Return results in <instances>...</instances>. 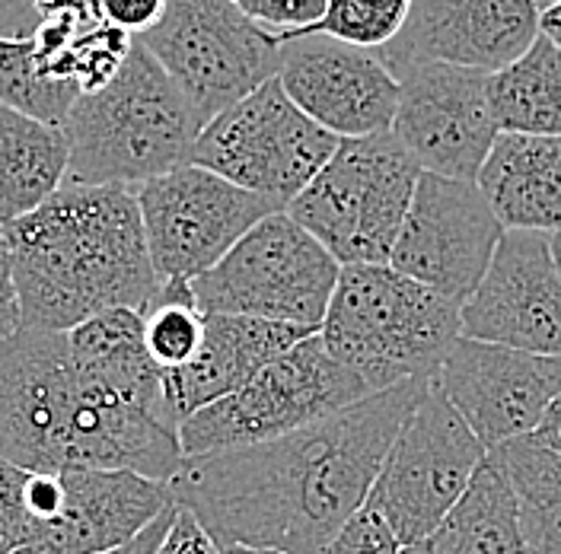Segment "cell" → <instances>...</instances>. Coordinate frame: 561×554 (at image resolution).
I'll return each instance as SVG.
<instances>
[{"instance_id": "36", "label": "cell", "mask_w": 561, "mask_h": 554, "mask_svg": "<svg viewBox=\"0 0 561 554\" xmlns=\"http://www.w3.org/2000/svg\"><path fill=\"white\" fill-rule=\"evenodd\" d=\"M160 554H220V545L210 539V532L188 513L185 507L175 510V520L160 545Z\"/></svg>"}, {"instance_id": "32", "label": "cell", "mask_w": 561, "mask_h": 554, "mask_svg": "<svg viewBox=\"0 0 561 554\" xmlns=\"http://www.w3.org/2000/svg\"><path fill=\"white\" fill-rule=\"evenodd\" d=\"M245 16L278 38L304 33L316 26L329 0H233Z\"/></svg>"}, {"instance_id": "5", "label": "cell", "mask_w": 561, "mask_h": 554, "mask_svg": "<svg viewBox=\"0 0 561 554\" xmlns=\"http://www.w3.org/2000/svg\"><path fill=\"white\" fill-rule=\"evenodd\" d=\"M319 338L377 395L434 380L462 325L456 303L392 265H345Z\"/></svg>"}, {"instance_id": "16", "label": "cell", "mask_w": 561, "mask_h": 554, "mask_svg": "<svg viewBox=\"0 0 561 554\" xmlns=\"http://www.w3.org/2000/svg\"><path fill=\"white\" fill-rule=\"evenodd\" d=\"M462 338L561 360V272L546 233L507 230L472 297L459 307Z\"/></svg>"}, {"instance_id": "42", "label": "cell", "mask_w": 561, "mask_h": 554, "mask_svg": "<svg viewBox=\"0 0 561 554\" xmlns=\"http://www.w3.org/2000/svg\"><path fill=\"white\" fill-rule=\"evenodd\" d=\"M399 554H431V549L421 542V545H405V549H399Z\"/></svg>"}, {"instance_id": "10", "label": "cell", "mask_w": 561, "mask_h": 554, "mask_svg": "<svg viewBox=\"0 0 561 554\" xmlns=\"http://www.w3.org/2000/svg\"><path fill=\"white\" fill-rule=\"evenodd\" d=\"M485 459L489 450L437 382H431L402 420L367 504L383 517L402 549L421 545L454 510Z\"/></svg>"}, {"instance_id": "23", "label": "cell", "mask_w": 561, "mask_h": 554, "mask_svg": "<svg viewBox=\"0 0 561 554\" xmlns=\"http://www.w3.org/2000/svg\"><path fill=\"white\" fill-rule=\"evenodd\" d=\"M68 347L73 360L108 392L175 424L163 395V373L144 345V319L138 310H108L87 319L68 332Z\"/></svg>"}, {"instance_id": "22", "label": "cell", "mask_w": 561, "mask_h": 554, "mask_svg": "<svg viewBox=\"0 0 561 554\" xmlns=\"http://www.w3.org/2000/svg\"><path fill=\"white\" fill-rule=\"evenodd\" d=\"M138 38L115 30L96 7V0H83L70 10H61L38 23L33 33L35 61L48 80L70 83L80 96L100 93L118 70L125 68Z\"/></svg>"}, {"instance_id": "20", "label": "cell", "mask_w": 561, "mask_h": 554, "mask_svg": "<svg viewBox=\"0 0 561 554\" xmlns=\"http://www.w3.org/2000/svg\"><path fill=\"white\" fill-rule=\"evenodd\" d=\"M310 328L265 322L252 315H205V338L198 354L163 377V395L175 424L214 405L217 399L243 389L255 373L290 347L307 342Z\"/></svg>"}, {"instance_id": "3", "label": "cell", "mask_w": 561, "mask_h": 554, "mask_svg": "<svg viewBox=\"0 0 561 554\" xmlns=\"http://www.w3.org/2000/svg\"><path fill=\"white\" fill-rule=\"evenodd\" d=\"M20 328L70 332L108 310H144L160 290L138 188L70 185L3 227Z\"/></svg>"}, {"instance_id": "11", "label": "cell", "mask_w": 561, "mask_h": 554, "mask_svg": "<svg viewBox=\"0 0 561 554\" xmlns=\"http://www.w3.org/2000/svg\"><path fill=\"white\" fill-rule=\"evenodd\" d=\"M339 143L294 105L275 77L210 118L195 140L192 163L287 210Z\"/></svg>"}, {"instance_id": "28", "label": "cell", "mask_w": 561, "mask_h": 554, "mask_svg": "<svg viewBox=\"0 0 561 554\" xmlns=\"http://www.w3.org/2000/svg\"><path fill=\"white\" fill-rule=\"evenodd\" d=\"M144 345L160 373L185 367L205 338V312L198 310L192 280H163L153 300L140 310Z\"/></svg>"}, {"instance_id": "29", "label": "cell", "mask_w": 561, "mask_h": 554, "mask_svg": "<svg viewBox=\"0 0 561 554\" xmlns=\"http://www.w3.org/2000/svg\"><path fill=\"white\" fill-rule=\"evenodd\" d=\"M77 100V86L48 80L38 70L33 35H0V105L61 128Z\"/></svg>"}, {"instance_id": "19", "label": "cell", "mask_w": 561, "mask_h": 554, "mask_svg": "<svg viewBox=\"0 0 561 554\" xmlns=\"http://www.w3.org/2000/svg\"><path fill=\"white\" fill-rule=\"evenodd\" d=\"M61 485V510L33 535V545L42 552H112L175 507L170 482L125 469H65Z\"/></svg>"}, {"instance_id": "44", "label": "cell", "mask_w": 561, "mask_h": 554, "mask_svg": "<svg viewBox=\"0 0 561 554\" xmlns=\"http://www.w3.org/2000/svg\"><path fill=\"white\" fill-rule=\"evenodd\" d=\"M13 554H51V552H42V549L30 545V549H20V552H13Z\"/></svg>"}, {"instance_id": "15", "label": "cell", "mask_w": 561, "mask_h": 554, "mask_svg": "<svg viewBox=\"0 0 561 554\" xmlns=\"http://www.w3.org/2000/svg\"><path fill=\"white\" fill-rule=\"evenodd\" d=\"M434 382L491 452L536 434L561 395V360L459 338Z\"/></svg>"}, {"instance_id": "46", "label": "cell", "mask_w": 561, "mask_h": 554, "mask_svg": "<svg viewBox=\"0 0 561 554\" xmlns=\"http://www.w3.org/2000/svg\"><path fill=\"white\" fill-rule=\"evenodd\" d=\"M7 338H10V335H0V345H3V342H7Z\"/></svg>"}, {"instance_id": "2", "label": "cell", "mask_w": 561, "mask_h": 554, "mask_svg": "<svg viewBox=\"0 0 561 554\" xmlns=\"http://www.w3.org/2000/svg\"><path fill=\"white\" fill-rule=\"evenodd\" d=\"M0 455L26 472L125 469L157 482L185 462L179 424L100 385L68 332L35 328L0 345Z\"/></svg>"}, {"instance_id": "21", "label": "cell", "mask_w": 561, "mask_h": 554, "mask_svg": "<svg viewBox=\"0 0 561 554\" xmlns=\"http://www.w3.org/2000/svg\"><path fill=\"white\" fill-rule=\"evenodd\" d=\"M476 185L504 230L561 233V138L497 131Z\"/></svg>"}, {"instance_id": "31", "label": "cell", "mask_w": 561, "mask_h": 554, "mask_svg": "<svg viewBox=\"0 0 561 554\" xmlns=\"http://www.w3.org/2000/svg\"><path fill=\"white\" fill-rule=\"evenodd\" d=\"M30 472L0 455V554L33 545V520L26 510Z\"/></svg>"}, {"instance_id": "25", "label": "cell", "mask_w": 561, "mask_h": 554, "mask_svg": "<svg viewBox=\"0 0 561 554\" xmlns=\"http://www.w3.org/2000/svg\"><path fill=\"white\" fill-rule=\"evenodd\" d=\"M424 545L431 554H529L517 494L491 455Z\"/></svg>"}, {"instance_id": "40", "label": "cell", "mask_w": 561, "mask_h": 554, "mask_svg": "<svg viewBox=\"0 0 561 554\" xmlns=\"http://www.w3.org/2000/svg\"><path fill=\"white\" fill-rule=\"evenodd\" d=\"M539 33L546 38H552L561 48V0L556 3H546L542 7V16H539Z\"/></svg>"}, {"instance_id": "24", "label": "cell", "mask_w": 561, "mask_h": 554, "mask_svg": "<svg viewBox=\"0 0 561 554\" xmlns=\"http://www.w3.org/2000/svg\"><path fill=\"white\" fill-rule=\"evenodd\" d=\"M68 166L65 128L0 105V227L33 213L65 188Z\"/></svg>"}, {"instance_id": "27", "label": "cell", "mask_w": 561, "mask_h": 554, "mask_svg": "<svg viewBox=\"0 0 561 554\" xmlns=\"http://www.w3.org/2000/svg\"><path fill=\"white\" fill-rule=\"evenodd\" d=\"M489 455L517 494L529 554H561V455L529 437Z\"/></svg>"}, {"instance_id": "45", "label": "cell", "mask_w": 561, "mask_h": 554, "mask_svg": "<svg viewBox=\"0 0 561 554\" xmlns=\"http://www.w3.org/2000/svg\"><path fill=\"white\" fill-rule=\"evenodd\" d=\"M546 3H556V0H539V7H546Z\"/></svg>"}, {"instance_id": "12", "label": "cell", "mask_w": 561, "mask_h": 554, "mask_svg": "<svg viewBox=\"0 0 561 554\" xmlns=\"http://www.w3.org/2000/svg\"><path fill=\"white\" fill-rule=\"evenodd\" d=\"M140 223L160 280H195L245 233L284 210L195 163L138 188Z\"/></svg>"}, {"instance_id": "41", "label": "cell", "mask_w": 561, "mask_h": 554, "mask_svg": "<svg viewBox=\"0 0 561 554\" xmlns=\"http://www.w3.org/2000/svg\"><path fill=\"white\" fill-rule=\"evenodd\" d=\"M220 554H284V552H272V549H245V545H227V549H220Z\"/></svg>"}, {"instance_id": "14", "label": "cell", "mask_w": 561, "mask_h": 554, "mask_svg": "<svg viewBox=\"0 0 561 554\" xmlns=\"http://www.w3.org/2000/svg\"><path fill=\"white\" fill-rule=\"evenodd\" d=\"M402 83L392 138L421 173L476 182L497 138L491 118L489 77L450 65H412L396 73Z\"/></svg>"}, {"instance_id": "6", "label": "cell", "mask_w": 561, "mask_h": 554, "mask_svg": "<svg viewBox=\"0 0 561 554\" xmlns=\"http://www.w3.org/2000/svg\"><path fill=\"white\" fill-rule=\"evenodd\" d=\"M421 166L386 135L342 140L287 213L345 265H389L419 188Z\"/></svg>"}, {"instance_id": "26", "label": "cell", "mask_w": 561, "mask_h": 554, "mask_svg": "<svg viewBox=\"0 0 561 554\" xmlns=\"http://www.w3.org/2000/svg\"><path fill=\"white\" fill-rule=\"evenodd\" d=\"M491 118L504 135L561 138V48L539 33L524 55L489 77Z\"/></svg>"}, {"instance_id": "34", "label": "cell", "mask_w": 561, "mask_h": 554, "mask_svg": "<svg viewBox=\"0 0 561 554\" xmlns=\"http://www.w3.org/2000/svg\"><path fill=\"white\" fill-rule=\"evenodd\" d=\"M96 7L115 30L140 38L167 16L170 0H96Z\"/></svg>"}, {"instance_id": "7", "label": "cell", "mask_w": 561, "mask_h": 554, "mask_svg": "<svg viewBox=\"0 0 561 554\" xmlns=\"http://www.w3.org/2000/svg\"><path fill=\"white\" fill-rule=\"evenodd\" d=\"M374 395L319 335L290 347L255 373L243 389L217 399L179 424L185 459L268 443Z\"/></svg>"}, {"instance_id": "1", "label": "cell", "mask_w": 561, "mask_h": 554, "mask_svg": "<svg viewBox=\"0 0 561 554\" xmlns=\"http://www.w3.org/2000/svg\"><path fill=\"white\" fill-rule=\"evenodd\" d=\"M431 382H399L268 443L192 455L170 482L173 500L220 549L319 554L367 504L402 420Z\"/></svg>"}, {"instance_id": "9", "label": "cell", "mask_w": 561, "mask_h": 554, "mask_svg": "<svg viewBox=\"0 0 561 554\" xmlns=\"http://www.w3.org/2000/svg\"><path fill=\"white\" fill-rule=\"evenodd\" d=\"M173 77L202 125L275 80L284 42L255 26L233 0H170L167 16L138 38Z\"/></svg>"}, {"instance_id": "37", "label": "cell", "mask_w": 561, "mask_h": 554, "mask_svg": "<svg viewBox=\"0 0 561 554\" xmlns=\"http://www.w3.org/2000/svg\"><path fill=\"white\" fill-rule=\"evenodd\" d=\"M20 332V307L13 293V277H10V249L0 227V335H16Z\"/></svg>"}, {"instance_id": "18", "label": "cell", "mask_w": 561, "mask_h": 554, "mask_svg": "<svg viewBox=\"0 0 561 554\" xmlns=\"http://www.w3.org/2000/svg\"><path fill=\"white\" fill-rule=\"evenodd\" d=\"M539 0H415L412 13L377 55L392 73L412 65L497 73L539 38Z\"/></svg>"}, {"instance_id": "30", "label": "cell", "mask_w": 561, "mask_h": 554, "mask_svg": "<svg viewBox=\"0 0 561 554\" xmlns=\"http://www.w3.org/2000/svg\"><path fill=\"white\" fill-rule=\"evenodd\" d=\"M415 0H329L322 20L297 35H329L354 48L380 51L402 33ZM287 35V38H297ZM280 38V42H287Z\"/></svg>"}, {"instance_id": "13", "label": "cell", "mask_w": 561, "mask_h": 554, "mask_svg": "<svg viewBox=\"0 0 561 554\" xmlns=\"http://www.w3.org/2000/svg\"><path fill=\"white\" fill-rule=\"evenodd\" d=\"M507 230L476 182L421 173L389 265L462 307Z\"/></svg>"}, {"instance_id": "38", "label": "cell", "mask_w": 561, "mask_h": 554, "mask_svg": "<svg viewBox=\"0 0 561 554\" xmlns=\"http://www.w3.org/2000/svg\"><path fill=\"white\" fill-rule=\"evenodd\" d=\"M175 510H179V504L170 507L163 517H157L131 542H125V545H118V549H112V552L105 554H160V545H163V539H167V532H170V526L175 520Z\"/></svg>"}, {"instance_id": "33", "label": "cell", "mask_w": 561, "mask_h": 554, "mask_svg": "<svg viewBox=\"0 0 561 554\" xmlns=\"http://www.w3.org/2000/svg\"><path fill=\"white\" fill-rule=\"evenodd\" d=\"M399 549L402 545L396 542L383 517L370 504H364L319 554H399Z\"/></svg>"}, {"instance_id": "8", "label": "cell", "mask_w": 561, "mask_h": 554, "mask_svg": "<svg viewBox=\"0 0 561 554\" xmlns=\"http://www.w3.org/2000/svg\"><path fill=\"white\" fill-rule=\"evenodd\" d=\"M342 265L287 210L255 223L210 272L192 280L205 315H252L319 332Z\"/></svg>"}, {"instance_id": "35", "label": "cell", "mask_w": 561, "mask_h": 554, "mask_svg": "<svg viewBox=\"0 0 561 554\" xmlns=\"http://www.w3.org/2000/svg\"><path fill=\"white\" fill-rule=\"evenodd\" d=\"M77 3L83 0H0V35H33L42 20Z\"/></svg>"}, {"instance_id": "43", "label": "cell", "mask_w": 561, "mask_h": 554, "mask_svg": "<svg viewBox=\"0 0 561 554\" xmlns=\"http://www.w3.org/2000/svg\"><path fill=\"white\" fill-rule=\"evenodd\" d=\"M552 252H556V265H559V272H561V233L552 236Z\"/></svg>"}, {"instance_id": "39", "label": "cell", "mask_w": 561, "mask_h": 554, "mask_svg": "<svg viewBox=\"0 0 561 554\" xmlns=\"http://www.w3.org/2000/svg\"><path fill=\"white\" fill-rule=\"evenodd\" d=\"M529 440L539 443V447H546V450H552L556 455H561V395L552 402V408L546 412L542 424L536 427V434Z\"/></svg>"}, {"instance_id": "17", "label": "cell", "mask_w": 561, "mask_h": 554, "mask_svg": "<svg viewBox=\"0 0 561 554\" xmlns=\"http://www.w3.org/2000/svg\"><path fill=\"white\" fill-rule=\"evenodd\" d=\"M278 80L294 105L339 140L392 131L402 83L377 51L297 35L284 42Z\"/></svg>"}, {"instance_id": "4", "label": "cell", "mask_w": 561, "mask_h": 554, "mask_svg": "<svg viewBox=\"0 0 561 554\" xmlns=\"http://www.w3.org/2000/svg\"><path fill=\"white\" fill-rule=\"evenodd\" d=\"M61 128L70 143V185L140 188L188 166L205 125L173 77L135 42L118 77L80 96Z\"/></svg>"}]
</instances>
